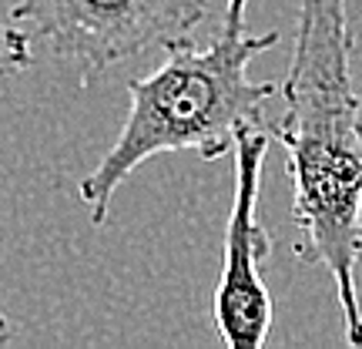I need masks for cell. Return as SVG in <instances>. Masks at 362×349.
<instances>
[{
	"mask_svg": "<svg viewBox=\"0 0 362 349\" xmlns=\"http://www.w3.org/2000/svg\"><path fill=\"white\" fill-rule=\"evenodd\" d=\"M272 135L252 128L235 142V198L225 225L221 275L211 299V319L228 349H262L272 333V296L262 262L269 259L272 239L259 219L262 168Z\"/></svg>",
	"mask_w": 362,
	"mask_h": 349,
	"instance_id": "4",
	"label": "cell"
},
{
	"mask_svg": "<svg viewBox=\"0 0 362 349\" xmlns=\"http://www.w3.org/2000/svg\"><path fill=\"white\" fill-rule=\"evenodd\" d=\"M4 343H11V319H7V312L0 306V346H4Z\"/></svg>",
	"mask_w": 362,
	"mask_h": 349,
	"instance_id": "6",
	"label": "cell"
},
{
	"mask_svg": "<svg viewBox=\"0 0 362 349\" xmlns=\"http://www.w3.org/2000/svg\"><path fill=\"white\" fill-rule=\"evenodd\" d=\"M34 64V40L11 13H0V81Z\"/></svg>",
	"mask_w": 362,
	"mask_h": 349,
	"instance_id": "5",
	"label": "cell"
},
{
	"mask_svg": "<svg viewBox=\"0 0 362 349\" xmlns=\"http://www.w3.org/2000/svg\"><path fill=\"white\" fill-rule=\"evenodd\" d=\"M275 138L292 181L296 256L336 282L342 329L362 349V98L352 78L346 0H298L296 47Z\"/></svg>",
	"mask_w": 362,
	"mask_h": 349,
	"instance_id": "1",
	"label": "cell"
},
{
	"mask_svg": "<svg viewBox=\"0 0 362 349\" xmlns=\"http://www.w3.org/2000/svg\"><path fill=\"white\" fill-rule=\"evenodd\" d=\"M248 0H225L218 38L198 47L192 38L165 47L168 57L151 74L128 84V118L107 155L81 178L78 195L90 222L104 225L117 188L155 155L192 151L202 161L232 155L235 142L265 128V104L275 98L272 81H252L255 54L272 51L282 34H248Z\"/></svg>",
	"mask_w": 362,
	"mask_h": 349,
	"instance_id": "2",
	"label": "cell"
},
{
	"mask_svg": "<svg viewBox=\"0 0 362 349\" xmlns=\"http://www.w3.org/2000/svg\"><path fill=\"white\" fill-rule=\"evenodd\" d=\"M211 0H17L11 17L81 84L151 47L188 40Z\"/></svg>",
	"mask_w": 362,
	"mask_h": 349,
	"instance_id": "3",
	"label": "cell"
}]
</instances>
